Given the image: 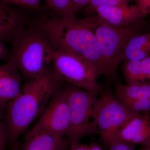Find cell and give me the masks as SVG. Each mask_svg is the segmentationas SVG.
I'll use <instances>...</instances> for the list:
<instances>
[{
    "label": "cell",
    "instance_id": "obj_13",
    "mask_svg": "<svg viewBox=\"0 0 150 150\" xmlns=\"http://www.w3.org/2000/svg\"><path fill=\"white\" fill-rule=\"evenodd\" d=\"M22 78L16 65L10 61L0 65V103L6 105L18 95Z\"/></svg>",
    "mask_w": 150,
    "mask_h": 150
},
{
    "label": "cell",
    "instance_id": "obj_28",
    "mask_svg": "<svg viewBox=\"0 0 150 150\" xmlns=\"http://www.w3.org/2000/svg\"><path fill=\"white\" fill-rule=\"evenodd\" d=\"M88 150H103L97 143L92 141L90 144L88 145Z\"/></svg>",
    "mask_w": 150,
    "mask_h": 150
},
{
    "label": "cell",
    "instance_id": "obj_27",
    "mask_svg": "<svg viewBox=\"0 0 150 150\" xmlns=\"http://www.w3.org/2000/svg\"><path fill=\"white\" fill-rule=\"evenodd\" d=\"M88 145L79 143L69 147V150H88Z\"/></svg>",
    "mask_w": 150,
    "mask_h": 150
},
{
    "label": "cell",
    "instance_id": "obj_3",
    "mask_svg": "<svg viewBox=\"0 0 150 150\" xmlns=\"http://www.w3.org/2000/svg\"><path fill=\"white\" fill-rule=\"evenodd\" d=\"M8 61L16 65L26 81L45 74L55 51L46 35L36 27L25 28L14 39Z\"/></svg>",
    "mask_w": 150,
    "mask_h": 150
},
{
    "label": "cell",
    "instance_id": "obj_20",
    "mask_svg": "<svg viewBox=\"0 0 150 150\" xmlns=\"http://www.w3.org/2000/svg\"><path fill=\"white\" fill-rule=\"evenodd\" d=\"M11 5L18 6L33 10H40L42 0H0Z\"/></svg>",
    "mask_w": 150,
    "mask_h": 150
},
{
    "label": "cell",
    "instance_id": "obj_16",
    "mask_svg": "<svg viewBox=\"0 0 150 150\" xmlns=\"http://www.w3.org/2000/svg\"><path fill=\"white\" fill-rule=\"evenodd\" d=\"M121 70L126 84L146 81L141 61L129 60L123 62Z\"/></svg>",
    "mask_w": 150,
    "mask_h": 150
},
{
    "label": "cell",
    "instance_id": "obj_15",
    "mask_svg": "<svg viewBox=\"0 0 150 150\" xmlns=\"http://www.w3.org/2000/svg\"><path fill=\"white\" fill-rule=\"evenodd\" d=\"M115 97L122 103L144 97H150V81L140 82L130 84L119 83L115 86Z\"/></svg>",
    "mask_w": 150,
    "mask_h": 150
},
{
    "label": "cell",
    "instance_id": "obj_4",
    "mask_svg": "<svg viewBox=\"0 0 150 150\" xmlns=\"http://www.w3.org/2000/svg\"><path fill=\"white\" fill-rule=\"evenodd\" d=\"M84 20L93 30L105 60L117 71L121 64L120 56L129 41L135 35L146 32L148 27L147 23L144 19L123 26L104 23L97 16Z\"/></svg>",
    "mask_w": 150,
    "mask_h": 150
},
{
    "label": "cell",
    "instance_id": "obj_11",
    "mask_svg": "<svg viewBox=\"0 0 150 150\" xmlns=\"http://www.w3.org/2000/svg\"><path fill=\"white\" fill-rule=\"evenodd\" d=\"M134 145L150 144V119L145 113H139L130 119L118 131L115 140Z\"/></svg>",
    "mask_w": 150,
    "mask_h": 150
},
{
    "label": "cell",
    "instance_id": "obj_22",
    "mask_svg": "<svg viewBox=\"0 0 150 150\" xmlns=\"http://www.w3.org/2000/svg\"><path fill=\"white\" fill-rule=\"evenodd\" d=\"M73 11L76 15L88 5L91 0H71Z\"/></svg>",
    "mask_w": 150,
    "mask_h": 150
},
{
    "label": "cell",
    "instance_id": "obj_31",
    "mask_svg": "<svg viewBox=\"0 0 150 150\" xmlns=\"http://www.w3.org/2000/svg\"><path fill=\"white\" fill-rule=\"evenodd\" d=\"M140 150H150V144L145 146H143V147Z\"/></svg>",
    "mask_w": 150,
    "mask_h": 150
},
{
    "label": "cell",
    "instance_id": "obj_17",
    "mask_svg": "<svg viewBox=\"0 0 150 150\" xmlns=\"http://www.w3.org/2000/svg\"><path fill=\"white\" fill-rule=\"evenodd\" d=\"M49 8L65 20L76 22L78 19L73 11L71 0H45Z\"/></svg>",
    "mask_w": 150,
    "mask_h": 150
},
{
    "label": "cell",
    "instance_id": "obj_32",
    "mask_svg": "<svg viewBox=\"0 0 150 150\" xmlns=\"http://www.w3.org/2000/svg\"><path fill=\"white\" fill-rule=\"evenodd\" d=\"M146 114H147L148 115H149V118L150 119V111L148 112V113H146Z\"/></svg>",
    "mask_w": 150,
    "mask_h": 150
},
{
    "label": "cell",
    "instance_id": "obj_18",
    "mask_svg": "<svg viewBox=\"0 0 150 150\" xmlns=\"http://www.w3.org/2000/svg\"><path fill=\"white\" fill-rule=\"evenodd\" d=\"M131 111L146 114L150 111V97H144L122 103Z\"/></svg>",
    "mask_w": 150,
    "mask_h": 150
},
{
    "label": "cell",
    "instance_id": "obj_6",
    "mask_svg": "<svg viewBox=\"0 0 150 150\" xmlns=\"http://www.w3.org/2000/svg\"><path fill=\"white\" fill-rule=\"evenodd\" d=\"M137 114L119 101L111 89L101 87L94 106L93 119L105 149L108 150L118 131Z\"/></svg>",
    "mask_w": 150,
    "mask_h": 150
},
{
    "label": "cell",
    "instance_id": "obj_5",
    "mask_svg": "<svg viewBox=\"0 0 150 150\" xmlns=\"http://www.w3.org/2000/svg\"><path fill=\"white\" fill-rule=\"evenodd\" d=\"M64 83L62 88L71 110V124L66 136L70 147L80 143L84 137L98 134L93 115L99 92L88 91L71 84Z\"/></svg>",
    "mask_w": 150,
    "mask_h": 150
},
{
    "label": "cell",
    "instance_id": "obj_21",
    "mask_svg": "<svg viewBox=\"0 0 150 150\" xmlns=\"http://www.w3.org/2000/svg\"><path fill=\"white\" fill-rule=\"evenodd\" d=\"M136 145L120 140L113 142L108 150H135Z\"/></svg>",
    "mask_w": 150,
    "mask_h": 150
},
{
    "label": "cell",
    "instance_id": "obj_29",
    "mask_svg": "<svg viewBox=\"0 0 150 150\" xmlns=\"http://www.w3.org/2000/svg\"><path fill=\"white\" fill-rule=\"evenodd\" d=\"M6 106V105L0 103V119H4V110H5Z\"/></svg>",
    "mask_w": 150,
    "mask_h": 150
},
{
    "label": "cell",
    "instance_id": "obj_12",
    "mask_svg": "<svg viewBox=\"0 0 150 150\" xmlns=\"http://www.w3.org/2000/svg\"><path fill=\"white\" fill-rule=\"evenodd\" d=\"M67 139L53 135L35 125L26 135L20 150H69Z\"/></svg>",
    "mask_w": 150,
    "mask_h": 150
},
{
    "label": "cell",
    "instance_id": "obj_26",
    "mask_svg": "<svg viewBox=\"0 0 150 150\" xmlns=\"http://www.w3.org/2000/svg\"><path fill=\"white\" fill-rule=\"evenodd\" d=\"M11 51L6 47L4 41L0 39V60L7 61L9 58Z\"/></svg>",
    "mask_w": 150,
    "mask_h": 150
},
{
    "label": "cell",
    "instance_id": "obj_8",
    "mask_svg": "<svg viewBox=\"0 0 150 150\" xmlns=\"http://www.w3.org/2000/svg\"><path fill=\"white\" fill-rule=\"evenodd\" d=\"M71 124V110L62 86L50 100L36 125L58 137H66Z\"/></svg>",
    "mask_w": 150,
    "mask_h": 150
},
{
    "label": "cell",
    "instance_id": "obj_23",
    "mask_svg": "<svg viewBox=\"0 0 150 150\" xmlns=\"http://www.w3.org/2000/svg\"><path fill=\"white\" fill-rule=\"evenodd\" d=\"M8 141L7 135L4 123L0 119V150H6V145Z\"/></svg>",
    "mask_w": 150,
    "mask_h": 150
},
{
    "label": "cell",
    "instance_id": "obj_30",
    "mask_svg": "<svg viewBox=\"0 0 150 150\" xmlns=\"http://www.w3.org/2000/svg\"><path fill=\"white\" fill-rule=\"evenodd\" d=\"M12 150H20V147L17 143L12 146Z\"/></svg>",
    "mask_w": 150,
    "mask_h": 150
},
{
    "label": "cell",
    "instance_id": "obj_7",
    "mask_svg": "<svg viewBox=\"0 0 150 150\" xmlns=\"http://www.w3.org/2000/svg\"><path fill=\"white\" fill-rule=\"evenodd\" d=\"M52 62L54 74L63 83L99 92L101 87L97 80L98 76L83 58L68 52L55 51Z\"/></svg>",
    "mask_w": 150,
    "mask_h": 150
},
{
    "label": "cell",
    "instance_id": "obj_9",
    "mask_svg": "<svg viewBox=\"0 0 150 150\" xmlns=\"http://www.w3.org/2000/svg\"><path fill=\"white\" fill-rule=\"evenodd\" d=\"M27 22L25 15L11 5L0 1V39L12 44L25 28Z\"/></svg>",
    "mask_w": 150,
    "mask_h": 150
},
{
    "label": "cell",
    "instance_id": "obj_2",
    "mask_svg": "<svg viewBox=\"0 0 150 150\" xmlns=\"http://www.w3.org/2000/svg\"><path fill=\"white\" fill-rule=\"evenodd\" d=\"M64 84L54 71L27 81L6 106L5 123L8 140L13 146L20 136L40 117L54 94Z\"/></svg>",
    "mask_w": 150,
    "mask_h": 150
},
{
    "label": "cell",
    "instance_id": "obj_14",
    "mask_svg": "<svg viewBox=\"0 0 150 150\" xmlns=\"http://www.w3.org/2000/svg\"><path fill=\"white\" fill-rule=\"evenodd\" d=\"M150 56V32L140 33L132 38L119 59L120 63L129 60L142 61Z\"/></svg>",
    "mask_w": 150,
    "mask_h": 150
},
{
    "label": "cell",
    "instance_id": "obj_24",
    "mask_svg": "<svg viewBox=\"0 0 150 150\" xmlns=\"http://www.w3.org/2000/svg\"><path fill=\"white\" fill-rule=\"evenodd\" d=\"M144 16L150 13V0H135Z\"/></svg>",
    "mask_w": 150,
    "mask_h": 150
},
{
    "label": "cell",
    "instance_id": "obj_1",
    "mask_svg": "<svg viewBox=\"0 0 150 150\" xmlns=\"http://www.w3.org/2000/svg\"><path fill=\"white\" fill-rule=\"evenodd\" d=\"M35 27L48 38L54 51L68 52L86 60L97 76L113 78L117 70L106 62L93 30L83 19L67 21L57 15L41 18Z\"/></svg>",
    "mask_w": 150,
    "mask_h": 150
},
{
    "label": "cell",
    "instance_id": "obj_19",
    "mask_svg": "<svg viewBox=\"0 0 150 150\" xmlns=\"http://www.w3.org/2000/svg\"><path fill=\"white\" fill-rule=\"evenodd\" d=\"M132 1L135 0H91L84 12L86 14L93 13L96 12V9L100 6H113L127 4Z\"/></svg>",
    "mask_w": 150,
    "mask_h": 150
},
{
    "label": "cell",
    "instance_id": "obj_10",
    "mask_svg": "<svg viewBox=\"0 0 150 150\" xmlns=\"http://www.w3.org/2000/svg\"><path fill=\"white\" fill-rule=\"evenodd\" d=\"M96 12L100 21L114 26H126L145 17L136 4L134 5L127 4L113 6H102L98 8Z\"/></svg>",
    "mask_w": 150,
    "mask_h": 150
},
{
    "label": "cell",
    "instance_id": "obj_25",
    "mask_svg": "<svg viewBox=\"0 0 150 150\" xmlns=\"http://www.w3.org/2000/svg\"><path fill=\"white\" fill-rule=\"evenodd\" d=\"M143 72L146 80L150 81V56L141 61Z\"/></svg>",
    "mask_w": 150,
    "mask_h": 150
}]
</instances>
